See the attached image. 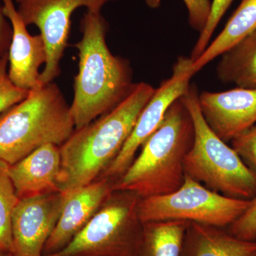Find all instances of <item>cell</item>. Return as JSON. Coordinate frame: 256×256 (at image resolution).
<instances>
[{
    "instance_id": "cell-1",
    "label": "cell",
    "mask_w": 256,
    "mask_h": 256,
    "mask_svg": "<svg viewBox=\"0 0 256 256\" xmlns=\"http://www.w3.org/2000/svg\"><path fill=\"white\" fill-rule=\"evenodd\" d=\"M78 72L74 77L70 105L75 130L90 124L119 105L132 92L130 62L111 53L106 43L109 24L100 12L87 10L80 20Z\"/></svg>"
},
{
    "instance_id": "cell-2",
    "label": "cell",
    "mask_w": 256,
    "mask_h": 256,
    "mask_svg": "<svg viewBox=\"0 0 256 256\" xmlns=\"http://www.w3.org/2000/svg\"><path fill=\"white\" fill-rule=\"evenodd\" d=\"M156 88L138 82L122 102L75 130L60 146L58 188L68 193L98 180L118 156Z\"/></svg>"
},
{
    "instance_id": "cell-3",
    "label": "cell",
    "mask_w": 256,
    "mask_h": 256,
    "mask_svg": "<svg viewBox=\"0 0 256 256\" xmlns=\"http://www.w3.org/2000/svg\"><path fill=\"white\" fill-rule=\"evenodd\" d=\"M194 136L191 116L181 99H178L141 146L139 156L116 180L114 190L132 192L141 198L176 191L184 180V160Z\"/></svg>"
},
{
    "instance_id": "cell-4",
    "label": "cell",
    "mask_w": 256,
    "mask_h": 256,
    "mask_svg": "<svg viewBox=\"0 0 256 256\" xmlns=\"http://www.w3.org/2000/svg\"><path fill=\"white\" fill-rule=\"evenodd\" d=\"M75 130L70 106L52 82L0 114V161L12 165L48 144L60 146Z\"/></svg>"
},
{
    "instance_id": "cell-5",
    "label": "cell",
    "mask_w": 256,
    "mask_h": 256,
    "mask_svg": "<svg viewBox=\"0 0 256 256\" xmlns=\"http://www.w3.org/2000/svg\"><path fill=\"white\" fill-rule=\"evenodd\" d=\"M198 94L196 86L190 85L180 98L194 130L193 143L184 160L185 174L224 196L252 200L256 196V174L210 129L202 114Z\"/></svg>"
},
{
    "instance_id": "cell-6",
    "label": "cell",
    "mask_w": 256,
    "mask_h": 256,
    "mask_svg": "<svg viewBox=\"0 0 256 256\" xmlns=\"http://www.w3.org/2000/svg\"><path fill=\"white\" fill-rule=\"evenodd\" d=\"M140 198L132 192L114 190L66 246L46 256H136L142 232Z\"/></svg>"
},
{
    "instance_id": "cell-7",
    "label": "cell",
    "mask_w": 256,
    "mask_h": 256,
    "mask_svg": "<svg viewBox=\"0 0 256 256\" xmlns=\"http://www.w3.org/2000/svg\"><path fill=\"white\" fill-rule=\"evenodd\" d=\"M249 202L212 191L185 174L182 185L176 191L140 198L138 215L142 223L181 220L224 228L242 216Z\"/></svg>"
},
{
    "instance_id": "cell-8",
    "label": "cell",
    "mask_w": 256,
    "mask_h": 256,
    "mask_svg": "<svg viewBox=\"0 0 256 256\" xmlns=\"http://www.w3.org/2000/svg\"><path fill=\"white\" fill-rule=\"evenodd\" d=\"M117 0H18V11L23 21L35 25L42 35L46 50V62L40 73L42 85L60 76V62L68 46L72 15L78 8L102 11L108 3Z\"/></svg>"
},
{
    "instance_id": "cell-9",
    "label": "cell",
    "mask_w": 256,
    "mask_h": 256,
    "mask_svg": "<svg viewBox=\"0 0 256 256\" xmlns=\"http://www.w3.org/2000/svg\"><path fill=\"white\" fill-rule=\"evenodd\" d=\"M192 60L190 57H178L173 66L172 75L163 80L143 108L130 136L118 156L100 178L117 180L124 174L136 158L140 148L158 129L172 104L190 88Z\"/></svg>"
},
{
    "instance_id": "cell-10",
    "label": "cell",
    "mask_w": 256,
    "mask_h": 256,
    "mask_svg": "<svg viewBox=\"0 0 256 256\" xmlns=\"http://www.w3.org/2000/svg\"><path fill=\"white\" fill-rule=\"evenodd\" d=\"M66 197V194L56 192L18 200L12 220L13 256H44Z\"/></svg>"
},
{
    "instance_id": "cell-11",
    "label": "cell",
    "mask_w": 256,
    "mask_h": 256,
    "mask_svg": "<svg viewBox=\"0 0 256 256\" xmlns=\"http://www.w3.org/2000/svg\"><path fill=\"white\" fill-rule=\"evenodd\" d=\"M198 102L208 126L224 142L256 124V89L202 92Z\"/></svg>"
},
{
    "instance_id": "cell-12",
    "label": "cell",
    "mask_w": 256,
    "mask_h": 256,
    "mask_svg": "<svg viewBox=\"0 0 256 256\" xmlns=\"http://www.w3.org/2000/svg\"><path fill=\"white\" fill-rule=\"evenodd\" d=\"M4 16L12 26L8 50V74L15 85L26 90L42 86L40 68L46 62V50L42 35H32L18 14L14 0H0Z\"/></svg>"
},
{
    "instance_id": "cell-13",
    "label": "cell",
    "mask_w": 256,
    "mask_h": 256,
    "mask_svg": "<svg viewBox=\"0 0 256 256\" xmlns=\"http://www.w3.org/2000/svg\"><path fill=\"white\" fill-rule=\"evenodd\" d=\"M114 182L112 178H100L66 193L62 214L45 244L44 256L60 252L76 236L114 191Z\"/></svg>"
},
{
    "instance_id": "cell-14",
    "label": "cell",
    "mask_w": 256,
    "mask_h": 256,
    "mask_svg": "<svg viewBox=\"0 0 256 256\" xmlns=\"http://www.w3.org/2000/svg\"><path fill=\"white\" fill-rule=\"evenodd\" d=\"M60 146H42L8 168L18 200L60 192Z\"/></svg>"
},
{
    "instance_id": "cell-15",
    "label": "cell",
    "mask_w": 256,
    "mask_h": 256,
    "mask_svg": "<svg viewBox=\"0 0 256 256\" xmlns=\"http://www.w3.org/2000/svg\"><path fill=\"white\" fill-rule=\"evenodd\" d=\"M180 256H256V242L236 238L220 227L188 223Z\"/></svg>"
},
{
    "instance_id": "cell-16",
    "label": "cell",
    "mask_w": 256,
    "mask_h": 256,
    "mask_svg": "<svg viewBox=\"0 0 256 256\" xmlns=\"http://www.w3.org/2000/svg\"><path fill=\"white\" fill-rule=\"evenodd\" d=\"M256 30V0H242L220 34L201 56L192 62L191 73L193 76Z\"/></svg>"
},
{
    "instance_id": "cell-17",
    "label": "cell",
    "mask_w": 256,
    "mask_h": 256,
    "mask_svg": "<svg viewBox=\"0 0 256 256\" xmlns=\"http://www.w3.org/2000/svg\"><path fill=\"white\" fill-rule=\"evenodd\" d=\"M216 74L226 84L256 89V30L222 55Z\"/></svg>"
},
{
    "instance_id": "cell-18",
    "label": "cell",
    "mask_w": 256,
    "mask_h": 256,
    "mask_svg": "<svg viewBox=\"0 0 256 256\" xmlns=\"http://www.w3.org/2000/svg\"><path fill=\"white\" fill-rule=\"evenodd\" d=\"M188 224L181 220L144 222L136 256H180Z\"/></svg>"
},
{
    "instance_id": "cell-19",
    "label": "cell",
    "mask_w": 256,
    "mask_h": 256,
    "mask_svg": "<svg viewBox=\"0 0 256 256\" xmlns=\"http://www.w3.org/2000/svg\"><path fill=\"white\" fill-rule=\"evenodd\" d=\"M9 165L0 161V250L12 252V220L18 198L8 173Z\"/></svg>"
},
{
    "instance_id": "cell-20",
    "label": "cell",
    "mask_w": 256,
    "mask_h": 256,
    "mask_svg": "<svg viewBox=\"0 0 256 256\" xmlns=\"http://www.w3.org/2000/svg\"><path fill=\"white\" fill-rule=\"evenodd\" d=\"M233 1L234 0H212L210 18L203 31L200 34L190 56L192 62L198 58L208 46L214 32Z\"/></svg>"
},
{
    "instance_id": "cell-21",
    "label": "cell",
    "mask_w": 256,
    "mask_h": 256,
    "mask_svg": "<svg viewBox=\"0 0 256 256\" xmlns=\"http://www.w3.org/2000/svg\"><path fill=\"white\" fill-rule=\"evenodd\" d=\"M8 52L0 56V114L26 98L30 90L12 82L8 74Z\"/></svg>"
},
{
    "instance_id": "cell-22",
    "label": "cell",
    "mask_w": 256,
    "mask_h": 256,
    "mask_svg": "<svg viewBox=\"0 0 256 256\" xmlns=\"http://www.w3.org/2000/svg\"><path fill=\"white\" fill-rule=\"evenodd\" d=\"M232 148L256 174V124L232 139Z\"/></svg>"
},
{
    "instance_id": "cell-23",
    "label": "cell",
    "mask_w": 256,
    "mask_h": 256,
    "mask_svg": "<svg viewBox=\"0 0 256 256\" xmlns=\"http://www.w3.org/2000/svg\"><path fill=\"white\" fill-rule=\"evenodd\" d=\"M228 232L242 240L256 242V196L250 200L242 216L229 226Z\"/></svg>"
},
{
    "instance_id": "cell-24",
    "label": "cell",
    "mask_w": 256,
    "mask_h": 256,
    "mask_svg": "<svg viewBox=\"0 0 256 256\" xmlns=\"http://www.w3.org/2000/svg\"><path fill=\"white\" fill-rule=\"evenodd\" d=\"M188 12V24L195 31L201 33L210 18V0H183Z\"/></svg>"
},
{
    "instance_id": "cell-25",
    "label": "cell",
    "mask_w": 256,
    "mask_h": 256,
    "mask_svg": "<svg viewBox=\"0 0 256 256\" xmlns=\"http://www.w3.org/2000/svg\"><path fill=\"white\" fill-rule=\"evenodd\" d=\"M12 40V26L4 16L0 2V56L8 52Z\"/></svg>"
},
{
    "instance_id": "cell-26",
    "label": "cell",
    "mask_w": 256,
    "mask_h": 256,
    "mask_svg": "<svg viewBox=\"0 0 256 256\" xmlns=\"http://www.w3.org/2000/svg\"><path fill=\"white\" fill-rule=\"evenodd\" d=\"M146 4L151 9H158L161 5V0H144Z\"/></svg>"
},
{
    "instance_id": "cell-27",
    "label": "cell",
    "mask_w": 256,
    "mask_h": 256,
    "mask_svg": "<svg viewBox=\"0 0 256 256\" xmlns=\"http://www.w3.org/2000/svg\"><path fill=\"white\" fill-rule=\"evenodd\" d=\"M0 256H13V255L11 252H1L0 250Z\"/></svg>"
},
{
    "instance_id": "cell-28",
    "label": "cell",
    "mask_w": 256,
    "mask_h": 256,
    "mask_svg": "<svg viewBox=\"0 0 256 256\" xmlns=\"http://www.w3.org/2000/svg\"><path fill=\"white\" fill-rule=\"evenodd\" d=\"M15 1H16V2H18V0H15Z\"/></svg>"
}]
</instances>
